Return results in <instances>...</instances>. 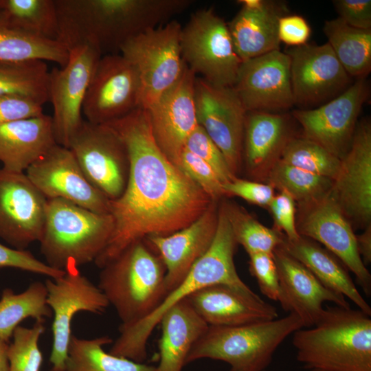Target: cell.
<instances>
[{"label":"cell","mask_w":371,"mask_h":371,"mask_svg":"<svg viewBox=\"0 0 371 371\" xmlns=\"http://www.w3.org/2000/svg\"><path fill=\"white\" fill-rule=\"evenodd\" d=\"M89 183L109 201L123 193L128 175L126 148L106 124L84 120L68 147Z\"/></svg>","instance_id":"cell-12"},{"label":"cell","mask_w":371,"mask_h":371,"mask_svg":"<svg viewBox=\"0 0 371 371\" xmlns=\"http://www.w3.org/2000/svg\"><path fill=\"white\" fill-rule=\"evenodd\" d=\"M293 334L296 359L309 370L371 371V319L359 309L327 306L314 326Z\"/></svg>","instance_id":"cell-4"},{"label":"cell","mask_w":371,"mask_h":371,"mask_svg":"<svg viewBox=\"0 0 371 371\" xmlns=\"http://www.w3.org/2000/svg\"><path fill=\"white\" fill-rule=\"evenodd\" d=\"M0 9L19 30L36 37L58 41L55 0H0Z\"/></svg>","instance_id":"cell-35"},{"label":"cell","mask_w":371,"mask_h":371,"mask_svg":"<svg viewBox=\"0 0 371 371\" xmlns=\"http://www.w3.org/2000/svg\"><path fill=\"white\" fill-rule=\"evenodd\" d=\"M78 268L67 265L62 276L47 279L45 282L47 304L54 315L50 371L65 370L74 316L80 311L102 314L109 305L99 287Z\"/></svg>","instance_id":"cell-13"},{"label":"cell","mask_w":371,"mask_h":371,"mask_svg":"<svg viewBox=\"0 0 371 371\" xmlns=\"http://www.w3.org/2000/svg\"><path fill=\"white\" fill-rule=\"evenodd\" d=\"M368 92L365 78H357L339 95L317 108L295 110L292 115L302 128V136L341 159L350 146Z\"/></svg>","instance_id":"cell-16"},{"label":"cell","mask_w":371,"mask_h":371,"mask_svg":"<svg viewBox=\"0 0 371 371\" xmlns=\"http://www.w3.org/2000/svg\"><path fill=\"white\" fill-rule=\"evenodd\" d=\"M232 87L247 112L280 113L295 104L289 57L280 50L242 61Z\"/></svg>","instance_id":"cell-19"},{"label":"cell","mask_w":371,"mask_h":371,"mask_svg":"<svg viewBox=\"0 0 371 371\" xmlns=\"http://www.w3.org/2000/svg\"><path fill=\"white\" fill-rule=\"evenodd\" d=\"M339 18L351 27L371 30L370 0H335L333 1Z\"/></svg>","instance_id":"cell-48"},{"label":"cell","mask_w":371,"mask_h":371,"mask_svg":"<svg viewBox=\"0 0 371 371\" xmlns=\"http://www.w3.org/2000/svg\"><path fill=\"white\" fill-rule=\"evenodd\" d=\"M67 49V62L49 71L48 84L56 141L67 148L84 121L83 102L102 56L97 49L89 44L76 45Z\"/></svg>","instance_id":"cell-11"},{"label":"cell","mask_w":371,"mask_h":371,"mask_svg":"<svg viewBox=\"0 0 371 371\" xmlns=\"http://www.w3.org/2000/svg\"><path fill=\"white\" fill-rule=\"evenodd\" d=\"M0 267H11L43 275L56 279L62 276L65 271L52 268L38 260L28 251L19 250L0 243Z\"/></svg>","instance_id":"cell-44"},{"label":"cell","mask_w":371,"mask_h":371,"mask_svg":"<svg viewBox=\"0 0 371 371\" xmlns=\"http://www.w3.org/2000/svg\"><path fill=\"white\" fill-rule=\"evenodd\" d=\"M358 253L366 266L371 262V224L368 225L360 234H356Z\"/></svg>","instance_id":"cell-50"},{"label":"cell","mask_w":371,"mask_h":371,"mask_svg":"<svg viewBox=\"0 0 371 371\" xmlns=\"http://www.w3.org/2000/svg\"><path fill=\"white\" fill-rule=\"evenodd\" d=\"M102 269L98 286L115 308L121 325L148 316L167 294L164 265L144 240L128 247Z\"/></svg>","instance_id":"cell-5"},{"label":"cell","mask_w":371,"mask_h":371,"mask_svg":"<svg viewBox=\"0 0 371 371\" xmlns=\"http://www.w3.org/2000/svg\"><path fill=\"white\" fill-rule=\"evenodd\" d=\"M159 365L155 371H181L192 346L208 328L187 299L168 309L159 323Z\"/></svg>","instance_id":"cell-29"},{"label":"cell","mask_w":371,"mask_h":371,"mask_svg":"<svg viewBox=\"0 0 371 371\" xmlns=\"http://www.w3.org/2000/svg\"><path fill=\"white\" fill-rule=\"evenodd\" d=\"M182 58L207 82L232 87L242 63L235 52L227 23L212 8L192 13L180 36Z\"/></svg>","instance_id":"cell-9"},{"label":"cell","mask_w":371,"mask_h":371,"mask_svg":"<svg viewBox=\"0 0 371 371\" xmlns=\"http://www.w3.org/2000/svg\"><path fill=\"white\" fill-rule=\"evenodd\" d=\"M332 180L279 160L270 170L266 183L289 193L296 203L322 196L331 189Z\"/></svg>","instance_id":"cell-38"},{"label":"cell","mask_w":371,"mask_h":371,"mask_svg":"<svg viewBox=\"0 0 371 371\" xmlns=\"http://www.w3.org/2000/svg\"><path fill=\"white\" fill-rule=\"evenodd\" d=\"M43 104L21 95L0 96V126L43 114Z\"/></svg>","instance_id":"cell-47"},{"label":"cell","mask_w":371,"mask_h":371,"mask_svg":"<svg viewBox=\"0 0 371 371\" xmlns=\"http://www.w3.org/2000/svg\"><path fill=\"white\" fill-rule=\"evenodd\" d=\"M291 82L294 104L313 106L330 100L350 85L346 73L328 43L289 47Z\"/></svg>","instance_id":"cell-18"},{"label":"cell","mask_w":371,"mask_h":371,"mask_svg":"<svg viewBox=\"0 0 371 371\" xmlns=\"http://www.w3.org/2000/svg\"><path fill=\"white\" fill-rule=\"evenodd\" d=\"M221 205L237 244L241 245L248 254H273L281 245L284 236L282 233L265 226L238 204L224 201Z\"/></svg>","instance_id":"cell-37"},{"label":"cell","mask_w":371,"mask_h":371,"mask_svg":"<svg viewBox=\"0 0 371 371\" xmlns=\"http://www.w3.org/2000/svg\"><path fill=\"white\" fill-rule=\"evenodd\" d=\"M8 346V342L0 338V371H9Z\"/></svg>","instance_id":"cell-51"},{"label":"cell","mask_w":371,"mask_h":371,"mask_svg":"<svg viewBox=\"0 0 371 371\" xmlns=\"http://www.w3.org/2000/svg\"><path fill=\"white\" fill-rule=\"evenodd\" d=\"M177 166L212 201H218L225 196L223 183L212 168L187 148L183 150Z\"/></svg>","instance_id":"cell-41"},{"label":"cell","mask_w":371,"mask_h":371,"mask_svg":"<svg viewBox=\"0 0 371 371\" xmlns=\"http://www.w3.org/2000/svg\"><path fill=\"white\" fill-rule=\"evenodd\" d=\"M263 371H266V370H263Z\"/></svg>","instance_id":"cell-53"},{"label":"cell","mask_w":371,"mask_h":371,"mask_svg":"<svg viewBox=\"0 0 371 371\" xmlns=\"http://www.w3.org/2000/svg\"><path fill=\"white\" fill-rule=\"evenodd\" d=\"M52 315L45 284L34 282L20 293L5 289L0 300V338L9 342L15 328L27 318L45 320Z\"/></svg>","instance_id":"cell-34"},{"label":"cell","mask_w":371,"mask_h":371,"mask_svg":"<svg viewBox=\"0 0 371 371\" xmlns=\"http://www.w3.org/2000/svg\"><path fill=\"white\" fill-rule=\"evenodd\" d=\"M218 208V201H214L200 217L186 227L168 235L146 238L166 268L167 293L184 279L209 249L217 228Z\"/></svg>","instance_id":"cell-24"},{"label":"cell","mask_w":371,"mask_h":371,"mask_svg":"<svg viewBox=\"0 0 371 371\" xmlns=\"http://www.w3.org/2000/svg\"><path fill=\"white\" fill-rule=\"evenodd\" d=\"M194 98L199 124L236 177L243 161L246 110L233 87L215 86L202 78H196Z\"/></svg>","instance_id":"cell-14"},{"label":"cell","mask_w":371,"mask_h":371,"mask_svg":"<svg viewBox=\"0 0 371 371\" xmlns=\"http://www.w3.org/2000/svg\"><path fill=\"white\" fill-rule=\"evenodd\" d=\"M332 181L330 192L352 228L364 229L371 220V124L368 119L357 123Z\"/></svg>","instance_id":"cell-21"},{"label":"cell","mask_w":371,"mask_h":371,"mask_svg":"<svg viewBox=\"0 0 371 371\" xmlns=\"http://www.w3.org/2000/svg\"><path fill=\"white\" fill-rule=\"evenodd\" d=\"M302 328V320L294 313L238 326H209L192 346L186 364L211 359L228 363L230 371H263L280 344Z\"/></svg>","instance_id":"cell-7"},{"label":"cell","mask_w":371,"mask_h":371,"mask_svg":"<svg viewBox=\"0 0 371 371\" xmlns=\"http://www.w3.org/2000/svg\"><path fill=\"white\" fill-rule=\"evenodd\" d=\"M237 243L221 205L217 228L207 251L194 264L184 279L169 291L148 316L129 325H120V335L109 353L143 363L148 340L164 313L195 291L213 284H225L252 297H260L239 277L234 262Z\"/></svg>","instance_id":"cell-3"},{"label":"cell","mask_w":371,"mask_h":371,"mask_svg":"<svg viewBox=\"0 0 371 371\" xmlns=\"http://www.w3.org/2000/svg\"><path fill=\"white\" fill-rule=\"evenodd\" d=\"M56 144L52 117L44 113L4 124L0 126L2 168L24 172Z\"/></svg>","instance_id":"cell-28"},{"label":"cell","mask_w":371,"mask_h":371,"mask_svg":"<svg viewBox=\"0 0 371 371\" xmlns=\"http://www.w3.org/2000/svg\"><path fill=\"white\" fill-rule=\"evenodd\" d=\"M196 78L186 65L178 81L146 109L156 142L176 166L188 137L199 125L194 98Z\"/></svg>","instance_id":"cell-22"},{"label":"cell","mask_w":371,"mask_h":371,"mask_svg":"<svg viewBox=\"0 0 371 371\" xmlns=\"http://www.w3.org/2000/svg\"><path fill=\"white\" fill-rule=\"evenodd\" d=\"M296 229L334 254L356 277L367 296L371 294V275L358 253L356 234L339 205L327 193L296 203Z\"/></svg>","instance_id":"cell-10"},{"label":"cell","mask_w":371,"mask_h":371,"mask_svg":"<svg viewBox=\"0 0 371 371\" xmlns=\"http://www.w3.org/2000/svg\"><path fill=\"white\" fill-rule=\"evenodd\" d=\"M47 199L25 172L0 169V238L25 250L43 234Z\"/></svg>","instance_id":"cell-17"},{"label":"cell","mask_w":371,"mask_h":371,"mask_svg":"<svg viewBox=\"0 0 371 371\" xmlns=\"http://www.w3.org/2000/svg\"><path fill=\"white\" fill-rule=\"evenodd\" d=\"M185 148L208 164L223 184L236 177L220 149L199 124L188 137Z\"/></svg>","instance_id":"cell-42"},{"label":"cell","mask_w":371,"mask_h":371,"mask_svg":"<svg viewBox=\"0 0 371 371\" xmlns=\"http://www.w3.org/2000/svg\"><path fill=\"white\" fill-rule=\"evenodd\" d=\"M25 171L47 199H63L97 213L110 214V201L89 183L69 148L55 145Z\"/></svg>","instance_id":"cell-20"},{"label":"cell","mask_w":371,"mask_h":371,"mask_svg":"<svg viewBox=\"0 0 371 371\" xmlns=\"http://www.w3.org/2000/svg\"><path fill=\"white\" fill-rule=\"evenodd\" d=\"M280 161L331 179L337 176L341 159L316 142L293 136L285 146Z\"/></svg>","instance_id":"cell-39"},{"label":"cell","mask_w":371,"mask_h":371,"mask_svg":"<svg viewBox=\"0 0 371 371\" xmlns=\"http://www.w3.org/2000/svg\"><path fill=\"white\" fill-rule=\"evenodd\" d=\"M208 326H232L278 318L276 308L225 284L202 288L187 298Z\"/></svg>","instance_id":"cell-27"},{"label":"cell","mask_w":371,"mask_h":371,"mask_svg":"<svg viewBox=\"0 0 371 371\" xmlns=\"http://www.w3.org/2000/svg\"><path fill=\"white\" fill-rule=\"evenodd\" d=\"M49 70L46 62L0 60V96L21 95L41 104L49 102Z\"/></svg>","instance_id":"cell-36"},{"label":"cell","mask_w":371,"mask_h":371,"mask_svg":"<svg viewBox=\"0 0 371 371\" xmlns=\"http://www.w3.org/2000/svg\"><path fill=\"white\" fill-rule=\"evenodd\" d=\"M108 336L94 339L71 335L64 371H155V367L106 352Z\"/></svg>","instance_id":"cell-33"},{"label":"cell","mask_w":371,"mask_h":371,"mask_svg":"<svg viewBox=\"0 0 371 371\" xmlns=\"http://www.w3.org/2000/svg\"><path fill=\"white\" fill-rule=\"evenodd\" d=\"M241 8L227 23L236 53L245 61L280 50L279 19L288 14L285 2L240 0Z\"/></svg>","instance_id":"cell-25"},{"label":"cell","mask_w":371,"mask_h":371,"mask_svg":"<svg viewBox=\"0 0 371 371\" xmlns=\"http://www.w3.org/2000/svg\"><path fill=\"white\" fill-rule=\"evenodd\" d=\"M311 29L306 19L297 14H286L278 21V34L280 42L290 47L307 43Z\"/></svg>","instance_id":"cell-49"},{"label":"cell","mask_w":371,"mask_h":371,"mask_svg":"<svg viewBox=\"0 0 371 371\" xmlns=\"http://www.w3.org/2000/svg\"><path fill=\"white\" fill-rule=\"evenodd\" d=\"M293 136L290 117L282 113L247 111L243 157L248 175L254 181L266 183L273 166Z\"/></svg>","instance_id":"cell-26"},{"label":"cell","mask_w":371,"mask_h":371,"mask_svg":"<svg viewBox=\"0 0 371 371\" xmlns=\"http://www.w3.org/2000/svg\"><path fill=\"white\" fill-rule=\"evenodd\" d=\"M140 107V82L133 65L120 54L102 56L82 105L86 121L105 124Z\"/></svg>","instance_id":"cell-15"},{"label":"cell","mask_w":371,"mask_h":371,"mask_svg":"<svg viewBox=\"0 0 371 371\" xmlns=\"http://www.w3.org/2000/svg\"><path fill=\"white\" fill-rule=\"evenodd\" d=\"M44 322L36 320L31 328H15L8 349L9 371H40L43 357L38 341L45 330Z\"/></svg>","instance_id":"cell-40"},{"label":"cell","mask_w":371,"mask_h":371,"mask_svg":"<svg viewBox=\"0 0 371 371\" xmlns=\"http://www.w3.org/2000/svg\"><path fill=\"white\" fill-rule=\"evenodd\" d=\"M273 255L279 278L278 301L285 311L300 317L304 328L316 324L323 313L324 302L350 307L344 295L325 287L303 264L280 247Z\"/></svg>","instance_id":"cell-23"},{"label":"cell","mask_w":371,"mask_h":371,"mask_svg":"<svg viewBox=\"0 0 371 371\" xmlns=\"http://www.w3.org/2000/svg\"><path fill=\"white\" fill-rule=\"evenodd\" d=\"M267 207L274 221V229L290 240L300 236L296 229V202L289 193L280 190Z\"/></svg>","instance_id":"cell-45"},{"label":"cell","mask_w":371,"mask_h":371,"mask_svg":"<svg viewBox=\"0 0 371 371\" xmlns=\"http://www.w3.org/2000/svg\"><path fill=\"white\" fill-rule=\"evenodd\" d=\"M114 227L110 214H100L63 199H47L41 253L46 264L65 271L94 262L108 244Z\"/></svg>","instance_id":"cell-6"},{"label":"cell","mask_w":371,"mask_h":371,"mask_svg":"<svg viewBox=\"0 0 371 371\" xmlns=\"http://www.w3.org/2000/svg\"><path fill=\"white\" fill-rule=\"evenodd\" d=\"M249 271L256 278L261 293L278 301L280 293L279 278L273 254H249Z\"/></svg>","instance_id":"cell-43"},{"label":"cell","mask_w":371,"mask_h":371,"mask_svg":"<svg viewBox=\"0 0 371 371\" xmlns=\"http://www.w3.org/2000/svg\"><path fill=\"white\" fill-rule=\"evenodd\" d=\"M323 31L337 58L350 77L365 78L371 70V30L350 26L339 17L326 21Z\"/></svg>","instance_id":"cell-32"},{"label":"cell","mask_w":371,"mask_h":371,"mask_svg":"<svg viewBox=\"0 0 371 371\" xmlns=\"http://www.w3.org/2000/svg\"><path fill=\"white\" fill-rule=\"evenodd\" d=\"M182 26L170 21L128 41L120 54L136 70L140 107L148 109L181 76L186 64L181 52Z\"/></svg>","instance_id":"cell-8"},{"label":"cell","mask_w":371,"mask_h":371,"mask_svg":"<svg viewBox=\"0 0 371 371\" xmlns=\"http://www.w3.org/2000/svg\"><path fill=\"white\" fill-rule=\"evenodd\" d=\"M68 49L60 41L36 37L14 27L0 9V60H41L62 67L68 60Z\"/></svg>","instance_id":"cell-31"},{"label":"cell","mask_w":371,"mask_h":371,"mask_svg":"<svg viewBox=\"0 0 371 371\" xmlns=\"http://www.w3.org/2000/svg\"><path fill=\"white\" fill-rule=\"evenodd\" d=\"M58 41L68 49L89 44L102 56L120 54L128 41L186 10L190 0H55Z\"/></svg>","instance_id":"cell-2"},{"label":"cell","mask_w":371,"mask_h":371,"mask_svg":"<svg viewBox=\"0 0 371 371\" xmlns=\"http://www.w3.org/2000/svg\"><path fill=\"white\" fill-rule=\"evenodd\" d=\"M222 186L225 196H236L264 207L269 206L275 196V189L269 183L242 179L237 177Z\"/></svg>","instance_id":"cell-46"},{"label":"cell","mask_w":371,"mask_h":371,"mask_svg":"<svg viewBox=\"0 0 371 371\" xmlns=\"http://www.w3.org/2000/svg\"><path fill=\"white\" fill-rule=\"evenodd\" d=\"M105 124L124 142L129 169L123 193L110 201L114 227L94 261L100 268L136 242L186 227L214 201L161 150L146 109L137 108Z\"/></svg>","instance_id":"cell-1"},{"label":"cell","mask_w":371,"mask_h":371,"mask_svg":"<svg viewBox=\"0 0 371 371\" xmlns=\"http://www.w3.org/2000/svg\"><path fill=\"white\" fill-rule=\"evenodd\" d=\"M309 371H322V370L312 369V370H309Z\"/></svg>","instance_id":"cell-52"},{"label":"cell","mask_w":371,"mask_h":371,"mask_svg":"<svg viewBox=\"0 0 371 371\" xmlns=\"http://www.w3.org/2000/svg\"><path fill=\"white\" fill-rule=\"evenodd\" d=\"M280 247L303 264L325 287L348 298L358 309L371 316V307L358 291L348 269L330 251L301 236L295 240L284 236Z\"/></svg>","instance_id":"cell-30"}]
</instances>
